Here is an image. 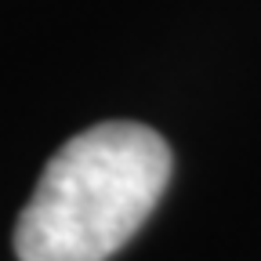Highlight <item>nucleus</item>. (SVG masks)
I'll return each instance as SVG.
<instances>
[{"mask_svg":"<svg viewBox=\"0 0 261 261\" xmlns=\"http://www.w3.org/2000/svg\"><path fill=\"white\" fill-rule=\"evenodd\" d=\"M171 149L145 123H98L44 167L15 225L18 261H106L160 203Z\"/></svg>","mask_w":261,"mask_h":261,"instance_id":"obj_1","label":"nucleus"}]
</instances>
